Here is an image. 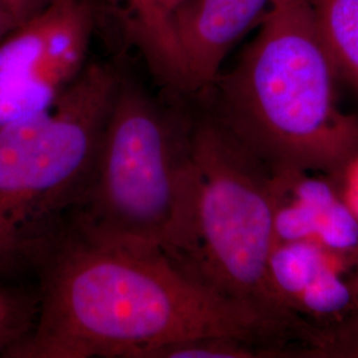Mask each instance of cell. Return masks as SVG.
<instances>
[{"instance_id":"1","label":"cell","mask_w":358,"mask_h":358,"mask_svg":"<svg viewBox=\"0 0 358 358\" xmlns=\"http://www.w3.org/2000/svg\"><path fill=\"white\" fill-rule=\"evenodd\" d=\"M38 317L6 358H153L179 341L230 336L288 350L308 337L196 282L162 251L68 231L38 271Z\"/></svg>"},{"instance_id":"2","label":"cell","mask_w":358,"mask_h":358,"mask_svg":"<svg viewBox=\"0 0 358 358\" xmlns=\"http://www.w3.org/2000/svg\"><path fill=\"white\" fill-rule=\"evenodd\" d=\"M338 76L309 0H272L236 63L195 97L272 173L334 179L358 154V118L338 105Z\"/></svg>"},{"instance_id":"3","label":"cell","mask_w":358,"mask_h":358,"mask_svg":"<svg viewBox=\"0 0 358 358\" xmlns=\"http://www.w3.org/2000/svg\"><path fill=\"white\" fill-rule=\"evenodd\" d=\"M272 171L205 106L194 112L178 224L165 255L196 282L316 340L273 292Z\"/></svg>"},{"instance_id":"4","label":"cell","mask_w":358,"mask_h":358,"mask_svg":"<svg viewBox=\"0 0 358 358\" xmlns=\"http://www.w3.org/2000/svg\"><path fill=\"white\" fill-rule=\"evenodd\" d=\"M120 75L90 63L51 109L0 127V282L38 275L72 227Z\"/></svg>"},{"instance_id":"5","label":"cell","mask_w":358,"mask_h":358,"mask_svg":"<svg viewBox=\"0 0 358 358\" xmlns=\"http://www.w3.org/2000/svg\"><path fill=\"white\" fill-rule=\"evenodd\" d=\"M154 97L121 69L72 230L100 242L166 251L178 224L194 112Z\"/></svg>"},{"instance_id":"6","label":"cell","mask_w":358,"mask_h":358,"mask_svg":"<svg viewBox=\"0 0 358 358\" xmlns=\"http://www.w3.org/2000/svg\"><path fill=\"white\" fill-rule=\"evenodd\" d=\"M93 0H59L0 41V127L51 109L87 66Z\"/></svg>"},{"instance_id":"7","label":"cell","mask_w":358,"mask_h":358,"mask_svg":"<svg viewBox=\"0 0 358 358\" xmlns=\"http://www.w3.org/2000/svg\"><path fill=\"white\" fill-rule=\"evenodd\" d=\"M276 242H312L358 255V217L334 179L309 171L272 173Z\"/></svg>"},{"instance_id":"8","label":"cell","mask_w":358,"mask_h":358,"mask_svg":"<svg viewBox=\"0 0 358 358\" xmlns=\"http://www.w3.org/2000/svg\"><path fill=\"white\" fill-rule=\"evenodd\" d=\"M272 0H179L170 23L185 65L189 96L217 78L231 48L260 22Z\"/></svg>"},{"instance_id":"9","label":"cell","mask_w":358,"mask_h":358,"mask_svg":"<svg viewBox=\"0 0 358 358\" xmlns=\"http://www.w3.org/2000/svg\"><path fill=\"white\" fill-rule=\"evenodd\" d=\"M97 13L105 11L118 27L124 43L141 55L155 83L167 93L189 96L185 65L170 23V13L159 0H93Z\"/></svg>"},{"instance_id":"10","label":"cell","mask_w":358,"mask_h":358,"mask_svg":"<svg viewBox=\"0 0 358 358\" xmlns=\"http://www.w3.org/2000/svg\"><path fill=\"white\" fill-rule=\"evenodd\" d=\"M340 76L358 93V0H309Z\"/></svg>"},{"instance_id":"11","label":"cell","mask_w":358,"mask_h":358,"mask_svg":"<svg viewBox=\"0 0 358 358\" xmlns=\"http://www.w3.org/2000/svg\"><path fill=\"white\" fill-rule=\"evenodd\" d=\"M289 353L278 348L257 345L230 336L199 337L159 349L153 358L282 357Z\"/></svg>"},{"instance_id":"12","label":"cell","mask_w":358,"mask_h":358,"mask_svg":"<svg viewBox=\"0 0 358 358\" xmlns=\"http://www.w3.org/2000/svg\"><path fill=\"white\" fill-rule=\"evenodd\" d=\"M38 312V292L0 282V357L29 334Z\"/></svg>"},{"instance_id":"13","label":"cell","mask_w":358,"mask_h":358,"mask_svg":"<svg viewBox=\"0 0 358 358\" xmlns=\"http://www.w3.org/2000/svg\"><path fill=\"white\" fill-rule=\"evenodd\" d=\"M334 180L346 203L358 217V154L343 167Z\"/></svg>"},{"instance_id":"14","label":"cell","mask_w":358,"mask_h":358,"mask_svg":"<svg viewBox=\"0 0 358 358\" xmlns=\"http://www.w3.org/2000/svg\"><path fill=\"white\" fill-rule=\"evenodd\" d=\"M59 0H0L17 26L43 13Z\"/></svg>"},{"instance_id":"15","label":"cell","mask_w":358,"mask_h":358,"mask_svg":"<svg viewBox=\"0 0 358 358\" xmlns=\"http://www.w3.org/2000/svg\"><path fill=\"white\" fill-rule=\"evenodd\" d=\"M332 353H353L358 356V316L341 332L337 333L333 341Z\"/></svg>"},{"instance_id":"16","label":"cell","mask_w":358,"mask_h":358,"mask_svg":"<svg viewBox=\"0 0 358 358\" xmlns=\"http://www.w3.org/2000/svg\"><path fill=\"white\" fill-rule=\"evenodd\" d=\"M16 27L17 24L15 23L11 15L6 11V8L0 3V41L8 34H11Z\"/></svg>"},{"instance_id":"17","label":"cell","mask_w":358,"mask_h":358,"mask_svg":"<svg viewBox=\"0 0 358 358\" xmlns=\"http://www.w3.org/2000/svg\"><path fill=\"white\" fill-rule=\"evenodd\" d=\"M159 1L164 4L167 13H170V11L174 8V6L178 3L179 0H159Z\"/></svg>"}]
</instances>
